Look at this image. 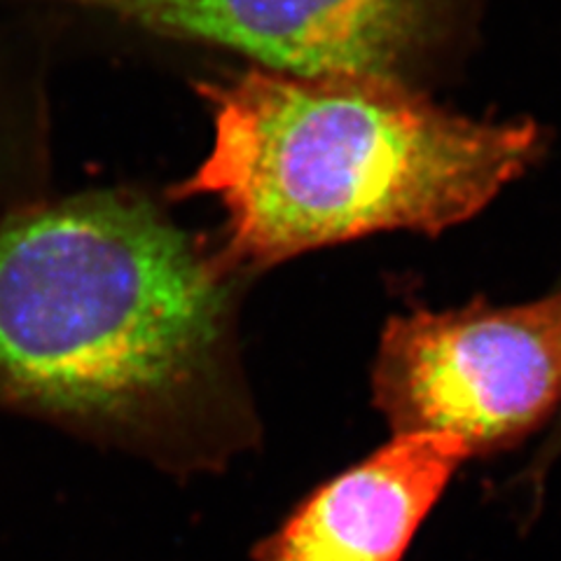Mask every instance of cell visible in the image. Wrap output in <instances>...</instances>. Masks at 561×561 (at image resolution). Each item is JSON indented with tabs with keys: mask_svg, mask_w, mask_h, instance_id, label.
<instances>
[{
	"mask_svg": "<svg viewBox=\"0 0 561 561\" xmlns=\"http://www.w3.org/2000/svg\"><path fill=\"white\" fill-rule=\"evenodd\" d=\"M0 408L171 468L222 463L253 433L225 262L127 192L14 216L0 227Z\"/></svg>",
	"mask_w": 561,
	"mask_h": 561,
	"instance_id": "obj_1",
	"label": "cell"
},
{
	"mask_svg": "<svg viewBox=\"0 0 561 561\" xmlns=\"http://www.w3.org/2000/svg\"><path fill=\"white\" fill-rule=\"evenodd\" d=\"M199 94L214 146L175 195L222 204L225 262L239 265L377 232L449 230L542 152L534 122L454 115L398 78L251 70Z\"/></svg>",
	"mask_w": 561,
	"mask_h": 561,
	"instance_id": "obj_2",
	"label": "cell"
},
{
	"mask_svg": "<svg viewBox=\"0 0 561 561\" xmlns=\"http://www.w3.org/2000/svg\"><path fill=\"white\" fill-rule=\"evenodd\" d=\"M373 391L396 435H445L468 459L519 445L561 412V290L513 307L393 316Z\"/></svg>",
	"mask_w": 561,
	"mask_h": 561,
	"instance_id": "obj_3",
	"label": "cell"
},
{
	"mask_svg": "<svg viewBox=\"0 0 561 561\" xmlns=\"http://www.w3.org/2000/svg\"><path fill=\"white\" fill-rule=\"evenodd\" d=\"M175 38L230 47L274 73L398 78L443 0H76Z\"/></svg>",
	"mask_w": 561,
	"mask_h": 561,
	"instance_id": "obj_4",
	"label": "cell"
},
{
	"mask_svg": "<svg viewBox=\"0 0 561 561\" xmlns=\"http://www.w3.org/2000/svg\"><path fill=\"white\" fill-rule=\"evenodd\" d=\"M468 459L445 435H396L297 507L255 561H402L421 522Z\"/></svg>",
	"mask_w": 561,
	"mask_h": 561,
	"instance_id": "obj_5",
	"label": "cell"
},
{
	"mask_svg": "<svg viewBox=\"0 0 561 561\" xmlns=\"http://www.w3.org/2000/svg\"><path fill=\"white\" fill-rule=\"evenodd\" d=\"M559 447H561V426H559V433H554V440L550 443V449H554V451H557Z\"/></svg>",
	"mask_w": 561,
	"mask_h": 561,
	"instance_id": "obj_6",
	"label": "cell"
}]
</instances>
